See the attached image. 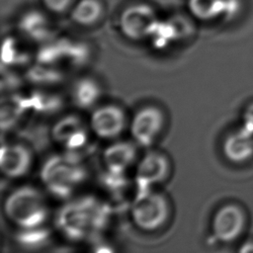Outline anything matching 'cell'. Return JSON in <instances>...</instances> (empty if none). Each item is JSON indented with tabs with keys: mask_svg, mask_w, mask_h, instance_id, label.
<instances>
[{
	"mask_svg": "<svg viewBox=\"0 0 253 253\" xmlns=\"http://www.w3.org/2000/svg\"><path fill=\"white\" fill-rule=\"evenodd\" d=\"M111 210L93 196H83L66 203L58 211L56 226L71 240H83L101 232L108 225Z\"/></svg>",
	"mask_w": 253,
	"mask_h": 253,
	"instance_id": "cell-1",
	"label": "cell"
},
{
	"mask_svg": "<svg viewBox=\"0 0 253 253\" xmlns=\"http://www.w3.org/2000/svg\"><path fill=\"white\" fill-rule=\"evenodd\" d=\"M86 178L87 170L80 156L67 151L50 156L41 169L43 186L58 199L71 197Z\"/></svg>",
	"mask_w": 253,
	"mask_h": 253,
	"instance_id": "cell-2",
	"label": "cell"
},
{
	"mask_svg": "<svg viewBox=\"0 0 253 253\" xmlns=\"http://www.w3.org/2000/svg\"><path fill=\"white\" fill-rule=\"evenodd\" d=\"M7 218L19 229L43 226L48 209L42 194L35 187L21 186L9 193L4 202Z\"/></svg>",
	"mask_w": 253,
	"mask_h": 253,
	"instance_id": "cell-3",
	"label": "cell"
},
{
	"mask_svg": "<svg viewBox=\"0 0 253 253\" xmlns=\"http://www.w3.org/2000/svg\"><path fill=\"white\" fill-rule=\"evenodd\" d=\"M130 216L138 228L144 231L157 230L168 219V202L160 193L152 190L139 191L131 203Z\"/></svg>",
	"mask_w": 253,
	"mask_h": 253,
	"instance_id": "cell-4",
	"label": "cell"
},
{
	"mask_svg": "<svg viewBox=\"0 0 253 253\" xmlns=\"http://www.w3.org/2000/svg\"><path fill=\"white\" fill-rule=\"evenodd\" d=\"M248 225L249 214L246 209L237 203H226L212 216L211 233L221 243H233L243 237Z\"/></svg>",
	"mask_w": 253,
	"mask_h": 253,
	"instance_id": "cell-5",
	"label": "cell"
},
{
	"mask_svg": "<svg viewBox=\"0 0 253 253\" xmlns=\"http://www.w3.org/2000/svg\"><path fill=\"white\" fill-rule=\"evenodd\" d=\"M163 126L162 111L154 106H147L135 113L129 125V131L136 144L148 147L156 141Z\"/></svg>",
	"mask_w": 253,
	"mask_h": 253,
	"instance_id": "cell-6",
	"label": "cell"
},
{
	"mask_svg": "<svg viewBox=\"0 0 253 253\" xmlns=\"http://www.w3.org/2000/svg\"><path fill=\"white\" fill-rule=\"evenodd\" d=\"M158 18L154 10L145 4L131 5L126 8L120 17L122 33L132 40H141L150 37Z\"/></svg>",
	"mask_w": 253,
	"mask_h": 253,
	"instance_id": "cell-7",
	"label": "cell"
},
{
	"mask_svg": "<svg viewBox=\"0 0 253 253\" xmlns=\"http://www.w3.org/2000/svg\"><path fill=\"white\" fill-rule=\"evenodd\" d=\"M51 137L65 151L79 155V150L87 146L88 130L79 117L68 115L53 125Z\"/></svg>",
	"mask_w": 253,
	"mask_h": 253,
	"instance_id": "cell-8",
	"label": "cell"
},
{
	"mask_svg": "<svg viewBox=\"0 0 253 253\" xmlns=\"http://www.w3.org/2000/svg\"><path fill=\"white\" fill-rule=\"evenodd\" d=\"M170 172L168 158L158 152L146 153L137 163L135 169V185L137 192L152 190V188L164 182Z\"/></svg>",
	"mask_w": 253,
	"mask_h": 253,
	"instance_id": "cell-9",
	"label": "cell"
},
{
	"mask_svg": "<svg viewBox=\"0 0 253 253\" xmlns=\"http://www.w3.org/2000/svg\"><path fill=\"white\" fill-rule=\"evenodd\" d=\"M126 118L116 105H105L94 110L90 117V128L100 138L114 139L125 130Z\"/></svg>",
	"mask_w": 253,
	"mask_h": 253,
	"instance_id": "cell-10",
	"label": "cell"
},
{
	"mask_svg": "<svg viewBox=\"0 0 253 253\" xmlns=\"http://www.w3.org/2000/svg\"><path fill=\"white\" fill-rule=\"evenodd\" d=\"M33 155L31 150L21 143H3L1 147L0 166L9 178H21L31 169Z\"/></svg>",
	"mask_w": 253,
	"mask_h": 253,
	"instance_id": "cell-11",
	"label": "cell"
},
{
	"mask_svg": "<svg viewBox=\"0 0 253 253\" xmlns=\"http://www.w3.org/2000/svg\"><path fill=\"white\" fill-rule=\"evenodd\" d=\"M222 153L231 163L241 165L253 159V132L240 125L224 137Z\"/></svg>",
	"mask_w": 253,
	"mask_h": 253,
	"instance_id": "cell-12",
	"label": "cell"
},
{
	"mask_svg": "<svg viewBox=\"0 0 253 253\" xmlns=\"http://www.w3.org/2000/svg\"><path fill=\"white\" fill-rule=\"evenodd\" d=\"M137 149L133 142L120 140L111 143L103 152V162L107 171L125 174L134 163Z\"/></svg>",
	"mask_w": 253,
	"mask_h": 253,
	"instance_id": "cell-13",
	"label": "cell"
},
{
	"mask_svg": "<svg viewBox=\"0 0 253 253\" xmlns=\"http://www.w3.org/2000/svg\"><path fill=\"white\" fill-rule=\"evenodd\" d=\"M101 96L100 86L92 79H81L73 88L74 104L80 109H90L98 102Z\"/></svg>",
	"mask_w": 253,
	"mask_h": 253,
	"instance_id": "cell-14",
	"label": "cell"
},
{
	"mask_svg": "<svg viewBox=\"0 0 253 253\" xmlns=\"http://www.w3.org/2000/svg\"><path fill=\"white\" fill-rule=\"evenodd\" d=\"M189 9L194 17L202 21L223 19L225 0H189Z\"/></svg>",
	"mask_w": 253,
	"mask_h": 253,
	"instance_id": "cell-15",
	"label": "cell"
},
{
	"mask_svg": "<svg viewBox=\"0 0 253 253\" xmlns=\"http://www.w3.org/2000/svg\"><path fill=\"white\" fill-rule=\"evenodd\" d=\"M103 7L99 0H78L71 10L72 19L82 26L95 24L102 16Z\"/></svg>",
	"mask_w": 253,
	"mask_h": 253,
	"instance_id": "cell-16",
	"label": "cell"
},
{
	"mask_svg": "<svg viewBox=\"0 0 253 253\" xmlns=\"http://www.w3.org/2000/svg\"><path fill=\"white\" fill-rule=\"evenodd\" d=\"M48 236L47 229L44 226H40L36 228L20 229L18 233V240L25 247L36 248L44 244Z\"/></svg>",
	"mask_w": 253,
	"mask_h": 253,
	"instance_id": "cell-17",
	"label": "cell"
},
{
	"mask_svg": "<svg viewBox=\"0 0 253 253\" xmlns=\"http://www.w3.org/2000/svg\"><path fill=\"white\" fill-rule=\"evenodd\" d=\"M177 37V31L170 23L160 22L156 24L154 30L152 31L150 38L152 39L154 44L157 47L166 46L171 41L175 40Z\"/></svg>",
	"mask_w": 253,
	"mask_h": 253,
	"instance_id": "cell-18",
	"label": "cell"
},
{
	"mask_svg": "<svg viewBox=\"0 0 253 253\" xmlns=\"http://www.w3.org/2000/svg\"><path fill=\"white\" fill-rule=\"evenodd\" d=\"M26 105L18 102L14 105L3 106L1 110V127L2 129H10L21 119V115L26 109Z\"/></svg>",
	"mask_w": 253,
	"mask_h": 253,
	"instance_id": "cell-19",
	"label": "cell"
},
{
	"mask_svg": "<svg viewBox=\"0 0 253 253\" xmlns=\"http://www.w3.org/2000/svg\"><path fill=\"white\" fill-rule=\"evenodd\" d=\"M243 9L242 0H225V9L223 21H231L235 19Z\"/></svg>",
	"mask_w": 253,
	"mask_h": 253,
	"instance_id": "cell-20",
	"label": "cell"
},
{
	"mask_svg": "<svg viewBox=\"0 0 253 253\" xmlns=\"http://www.w3.org/2000/svg\"><path fill=\"white\" fill-rule=\"evenodd\" d=\"M77 0H42L44 6L55 13L66 11L68 8L73 7Z\"/></svg>",
	"mask_w": 253,
	"mask_h": 253,
	"instance_id": "cell-21",
	"label": "cell"
},
{
	"mask_svg": "<svg viewBox=\"0 0 253 253\" xmlns=\"http://www.w3.org/2000/svg\"><path fill=\"white\" fill-rule=\"evenodd\" d=\"M241 121V126L253 132V101L245 106L242 112Z\"/></svg>",
	"mask_w": 253,
	"mask_h": 253,
	"instance_id": "cell-22",
	"label": "cell"
},
{
	"mask_svg": "<svg viewBox=\"0 0 253 253\" xmlns=\"http://www.w3.org/2000/svg\"><path fill=\"white\" fill-rule=\"evenodd\" d=\"M237 253H253V238L243 240L238 246Z\"/></svg>",
	"mask_w": 253,
	"mask_h": 253,
	"instance_id": "cell-23",
	"label": "cell"
}]
</instances>
